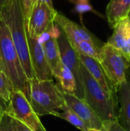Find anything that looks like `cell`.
I'll return each mask as SVG.
<instances>
[{
  "label": "cell",
  "instance_id": "6da1fadb",
  "mask_svg": "<svg viewBox=\"0 0 130 131\" xmlns=\"http://www.w3.org/2000/svg\"><path fill=\"white\" fill-rule=\"evenodd\" d=\"M7 25L28 80L35 78L32 68L25 17L20 0H8L0 12Z\"/></svg>",
  "mask_w": 130,
  "mask_h": 131
},
{
  "label": "cell",
  "instance_id": "7a4b0ae2",
  "mask_svg": "<svg viewBox=\"0 0 130 131\" xmlns=\"http://www.w3.org/2000/svg\"><path fill=\"white\" fill-rule=\"evenodd\" d=\"M0 65L2 71L11 81L15 90L21 91L28 100V80L11 40L9 30L0 16Z\"/></svg>",
  "mask_w": 130,
  "mask_h": 131
},
{
  "label": "cell",
  "instance_id": "3957f363",
  "mask_svg": "<svg viewBox=\"0 0 130 131\" xmlns=\"http://www.w3.org/2000/svg\"><path fill=\"white\" fill-rule=\"evenodd\" d=\"M28 101L38 117L53 115L57 117L65 102L61 90L53 80L40 81L33 78L28 81Z\"/></svg>",
  "mask_w": 130,
  "mask_h": 131
},
{
  "label": "cell",
  "instance_id": "277c9868",
  "mask_svg": "<svg viewBox=\"0 0 130 131\" xmlns=\"http://www.w3.org/2000/svg\"><path fill=\"white\" fill-rule=\"evenodd\" d=\"M80 74L85 101L103 122L116 118L117 115L113 97L107 94L102 88L82 63L80 68Z\"/></svg>",
  "mask_w": 130,
  "mask_h": 131
},
{
  "label": "cell",
  "instance_id": "5b68a950",
  "mask_svg": "<svg viewBox=\"0 0 130 131\" xmlns=\"http://www.w3.org/2000/svg\"><path fill=\"white\" fill-rule=\"evenodd\" d=\"M98 61L115 89L126 79L129 60L112 45L108 43L103 44Z\"/></svg>",
  "mask_w": 130,
  "mask_h": 131
},
{
  "label": "cell",
  "instance_id": "8992f818",
  "mask_svg": "<svg viewBox=\"0 0 130 131\" xmlns=\"http://www.w3.org/2000/svg\"><path fill=\"white\" fill-rule=\"evenodd\" d=\"M57 11L45 2H39L31 5L25 22L27 34L37 38L49 31L55 25L54 18Z\"/></svg>",
  "mask_w": 130,
  "mask_h": 131
},
{
  "label": "cell",
  "instance_id": "52a82bcc",
  "mask_svg": "<svg viewBox=\"0 0 130 131\" xmlns=\"http://www.w3.org/2000/svg\"><path fill=\"white\" fill-rule=\"evenodd\" d=\"M5 112L21 121L32 131H47L25 95L19 90L14 89L11 91Z\"/></svg>",
  "mask_w": 130,
  "mask_h": 131
},
{
  "label": "cell",
  "instance_id": "ba28073f",
  "mask_svg": "<svg viewBox=\"0 0 130 131\" xmlns=\"http://www.w3.org/2000/svg\"><path fill=\"white\" fill-rule=\"evenodd\" d=\"M57 41L59 48L61 61L66 67H67L71 71L75 78L77 88V97L84 98L80 74V68L81 62L80 61L78 54L74 49V48L60 28L59 33L57 36Z\"/></svg>",
  "mask_w": 130,
  "mask_h": 131
},
{
  "label": "cell",
  "instance_id": "9c48e42d",
  "mask_svg": "<svg viewBox=\"0 0 130 131\" xmlns=\"http://www.w3.org/2000/svg\"><path fill=\"white\" fill-rule=\"evenodd\" d=\"M61 94L67 106L84 122L87 128H93L103 131V122L84 98H80L74 94L63 91H61Z\"/></svg>",
  "mask_w": 130,
  "mask_h": 131
},
{
  "label": "cell",
  "instance_id": "30bf717a",
  "mask_svg": "<svg viewBox=\"0 0 130 131\" xmlns=\"http://www.w3.org/2000/svg\"><path fill=\"white\" fill-rule=\"evenodd\" d=\"M28 43L35 78L40 81L53 80L52 71L45 57L41 37L34 38L28 35Z\"/></svg>",
  "mask_w": 130,
  "mask_h": 131
},
{
  "label": "cell",
  "instance_id": "8fae6325",
  "mask_svg": "<svg viewBox=\"0 0 130 131\" xmlns=\"http://www.w3.org/2000/svg\"><path fill=\"white\" fill-rule=\"evenodd\" d=\"M54 23L62 31L71 45L82 41H99V40L84 25L73 21L58 12L56 14Z\"/></svg>",
  "mask_w": 130,
  "mask_h": 131
},
{
  "label": "cell",
  "instance_id": "7c38bea8",
  "mask_svg": "<svg viewBox=\"0 0 130 131\" xmlns=\"http://www.w3.org/2000/svg\"><path fill=\"white\" fill-rule=\"evenodd\" d=\"M78 56L80 62L85 67L90 74L97 81V83L107 94L113 97L114 91L116 89L107 78L100 62L97 60L82 54H78Z\"/></svg>",
  "mask_w": 130,
  "mask_h": 131
},
{
  "label": "cell",
  "instance_id": "4fadbf2b",
  "mask_svg": "<svg viewBox=\"0 0 130 131\" xmlns=\"http://www.w3.org/2000/svg\"><path fill=\"white\" fill-rule=\"evenodd\" d=\"M117 97L120 104V111L117 119L121 126L130 131V81L126 79L117 87Z\"/></svg>",
  "mask_w": 130,
  "mask_h": 131
},
{
  "label": "cell",
  "instance_id": "5bb4252c",
  "mask_svg": "<svg viewBox=\"0 0 130 131\" xmlns=\"http://www.w3.org/2000/svg\"><path fill=\"white\" fill-rule=\"evenodd\" d=\"M58 33H59V28L55 24L54 26L49 31L43 35L46 38L44 40L41 39L45 57L51 69V71L61 61L60 58L57 41V36Z\"/></svg>",
  "mask_w": 130,
  "mask_h": 131
},
{
  "label": "cell",
  "instance_id": "9a60e30c",
  "mask_svg": "<svg viewBox=\"0 0 130 131\" xmlns=\"http://www.w3.org/2000/svg\"><path fill=\"white\" fill-rule=\"evenodd\" d=\"M52 75L53 78L57 79L58 82L57 85L61 91L77 96L75 78L71 71L61 61L52 71Z\"/></svg>",
  "mask_w": 130,
  "mask_h": 131
},
{
  "label": "cell",
  "instance_id": "2e32d148",
  "mask_svg": "<svg viewBox=\"0 0 130 131\" xmlns=\"http://www.w3.org/2000/svg\"><path fill=\"white\" fill-rule=\"evenodd\" d=\"M130 10V0H110L106 8V16L110 28L127 17Z\"/></svg>",
  "mask_w": 130,
  "mask_h": 131
},
{
  "label": "cell",
  "instance_id": "e0dca14e",
  "mask_svg": "<svg viewBox=\"0 0 130 131\" xmlns=\"http://www.w3.org/2000/svg\"><path fill=\"white\" fill-rule=\"evenodd\" d=\"M112 35L108 39L107 42L113 48L122 51L130 29V21L128 17L120 20L113 28Z\"/></svg>",
  "mask_w": 130,
  "mask_h": 131
},
{
  "label": "cell",
  "instance_id": "ac0fdd59",
  "mask_svg": "<svg viewBox=\"0 0 130 131\" xmlns=\"http://www.w3.org/2000/svg\"><path fill=\"white\" fill-rule=\"evenodd\" d=\"M102 45H100L98 41H82L72 45V47L78 54L87 56L98 61L100 57V47Z\"/></svg>",
  "mask_w": 130,
  "mask_h": 131
},
{
  "label": "cell",
  "instance_id": "d6986e66",
  "mask_svg": "<svg viewBox=\"0 0 130 131\" xmlns=\"http://www.w3.org/2000/svg\"><path fill=\"white\" fill-rule=\"evenodd\" d=\"M1 125L6 131H32L21 121L5 111L2 114Z\"/></svg>",
  "mask_w": 130,
  "mask_h": 131
},
{
  "label": "cell",
  "instance_id": "ffe728a7",
  "mask_svg": "<svg viewBox=\"0 0 130 131\" xmlns=\"http://www.w3.org/2000/svg\"><path fill=\"white\" fill-rule=\"evenodd\" d=\"M57 117L65 120L80 131H88V128L84 122L71 109H70L66 104L63 110L58 113Z\"/></svg>",
  "mask_w": 130,
  "mask_h": 131
},
{
  "label": "cell",
  "instance_id": "44dd1931",
  "mask_svg": "<svg viewBox=\"0 0 130 131\" xmlns=\"http://www.w3.org/2000/svg\"><path fill=\"white\" fill-rule=\"evenodd\" d=\"M14 90L13 86L6 75L0 72V97L8 102L11 91Z\"/></svg>",
  "mask_w": 130,
  "mask_h": 131
},
{
  "label": "cell",
  "instance_id": "7402d4cb",
  "mask_svg": "<svg viewBox=\"0 0 130 131\" xmlns=\"http://www.w3.org/2000/svg\"><path fill=\"white\" fill-rule=\"evenodd\" d=\"M76 10L80 14H83L87 12H93L94 13L98 14L93 8L92 5L90 3V0H77L76 1ZM98 15H100L101 17H103V15H101L100 14H98Z\"/></svg>",
  "mask_w": 130,
  "mask_h": 131
},
{
  "label": "cell",
  "instance_id": "603a6c76",
  "mask_svg": "<svg viewBox=\"0 0 130 131\" xmlns=\"http://www.w3.org/2000/svg\"><path fill=\"white\" fill-rule=\"evenodd\" d=\"M103 131H126L120 124L117 117L115 119L103 121Z\"/></svg>",
  "mask_w": 130,
  "mask_h": 131
},
{
  "label": "cell",
  "instance_id": "cb8c5ba5",
  "mask_svg": "<svg viewBox=\"0 0 130 131\" xmlns=\"http://www.w3.org/2000/svg\"><path fill=\"white\" fill-rule=\"evenodd\" d=\"M20 2H21V5L23 15L25 17V21L26 22L28 15H29V12H30V9H31V0H20Z\"/></svg>",
  "mask_w": 130,
  "mask_h": 131
},
{
  "label": "cell",
  "instance_id": "d4e9b609",
  "mask_svg": "<svg viewBox=\"0 0 130 131\" xmlns=\"http://www.w3.org/2000/svg\"><path fill=\"white\" fill-rule=\"evenodd\" d=\"M8 107V101L4 100L2 97H0V111H5Z\"/></svg>",
  "mask_w": 130,
  "mask_h": 131
},
{
  "label": "cell",
  "instance_id": "484cf974",
  "mask_svg": "<svg viewBox=\"0 0 130 131\" xmlns=\"http://www.w3.org/2000/svg\"><path fill=\"white\" fill-rule=\"evenodd\" d=\"M45 2V3H47L48 5H50L51 7H54V5H53V0H31V5H33L34 4H35V3H37V2Z\"/></svg>",
  "mask_w": 130,
  "mask_h": 131
},
{
  "label": "cell",
  "instance_id": "4316f807",
  "mask_svg": "<svg viewBox=\"0 0 130 131\" xmlns=\"http://www.w3.org/2000/svg\"><path fill=\"white\" fill-rule=\"evenodd\" d=\"M8 2V0H0V12H1V10L2 9L3 6L5 5V3Z\"/></svg>",
  "mask_w": 130,
  "mask_h": 131
},
{
  "label": "cell",
  "instance_id": "83f0119b",
  "mask_svg": "<svg viewBox=\"0 0 130 131\" xmlns=\"http://www.w3.org/2000/svg\"><path fill=\"white\" fill-rule=\"evenodd\" d=\"M3 112L4 111H0V131H6L2 127V125H1V118H2V114H3Z\"/></svg>",
  "mask_w": 130,
  "mask_h": 131
},
{
  "label": "cell",
  "instance_id": "f1b7e54d",
  "mask_svg": "<svg viewBox=\"0 0 130 131\" xmlns=\"http://www.w3.org/2000/svg\"><path fill=\"white\" fill-rule=\"evenodd\" d=\"M88 131H102L97 129H93V128H88Z\"/></svg>",
  "mask_w": 130,
  "mask_h": 131
},
{
  "label": "cell",
  "instance_id": "f546056e",
  "mask_svg": "<svg viewBox=\"0 0 130 131\" xmlns=\"http://www.w3.org/2000/svg\"><path fill=\"white\" fill-rule=\"evenodd\" d=\"M127 17H128L129 20L130 21V10H129V13H128V15H127Z\"/></svg>",
  "mask_w": 130,
  "mask_h": 131
},
{
  "label": "cell",
  "instance_id": "4dcf8cb0",
  "mask_svg": "<svg viewBox=\"0 0 130 131\" xmlns=\"http://www.w3.org/2000/svg\"><path fill=\"white\" fill-rule=\"evenodd\" d=\"M0 72H2V68H1V65H0Z\"/></svg>",
  "mask_w": 130,
  "mask_h": 131
},
{
  "label": "cell",
  "instance_id": "1f68e13d",
  "mask_svg": "<svg viewBox=\"0 0 130 131\" xmlns=\"http://www.w3.org/2000/svg\"><path fill=\"white\" fill-rule=\"evenodd\" d=\"M129 68H130V61H129Z\"/></svg>",
  "mask_w": 130,
  "mask_h": 131
}]
</instances>
